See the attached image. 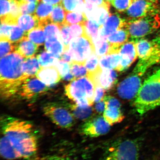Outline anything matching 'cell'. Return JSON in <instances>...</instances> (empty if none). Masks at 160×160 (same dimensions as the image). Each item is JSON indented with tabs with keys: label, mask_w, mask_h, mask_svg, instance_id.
Returning a JSON list of instances; mask_svg holds the SVG:
<instances>
[{
	"label": "cell",
	"mask_w": 160,
	"mask_h": 160,
	"mask_svg": "<svg viewBox=\"0 0 160 160\" xmlns=\"http://www.w3.org/2000/svg\"><path fill=\"white\" fill-rule=\"evenodd\" d=\"M160 12L158 4L149 0H134L127 10L128 20H136Z\"/></svg>",
	"instance_id": "obj_9"
},
{
	"label": "cell",
	"mask_w": 160,
	"mask_h": 160,
	"mask_svg": "<svg viewBox=\"0 0 160 160\" xmlns=\"http://www.w3.org/2000/svg\"><path fill=\"white\" fill-rule=\"evenodd\" d=\"M99 58L95 52H93L85 62L84 65L87 69V74L95 73L101 69Z\"/></svg>",
	"instance_id": "obj_36"
},
{
	"label": "cell",
	"mask_w": 160,
	"mask_h": 160,
	"mask_svg": "<svg viewBox=\"0 0 160 160\" xmlns=\"http://www.w3.org/2000/svg\"><path fill=\"white\" fill-rule=\"evenodd\" d=\"M110 125L102 117H97L88 120L81 128L82 133L90 138H97L109 132Z\"/></svg>",
	"instance_id": "obj_11"
},
{
	"label": "cell",
	"mask_w": 160,
	"mask_h": 160,
	"mask_svg": "<svg viewBox=\"0 0 160 160\" xmlns=\"http://www.w3.org/2000/svg\"><path fill=\"white\" fill-rule=\"evenodd\" d=\"M87 35L92 40V42L97 39L99 36L101 26L94 21L87 20L85 24Z\"/></svg>",
	"instance_id": "obj_37"
},
{
	"label": "cell",
	"mask_w": 160,
	"mask_h": 160,
	"mask_svg": "<svg viewBox=\"0 0 160 160\" xmlns=\"http://www.w3.org/2000/svg\"><path fill=\"white\" fill-rule=\"evenodd\" d=\"M110 2L105 1L101 6H97L93 10L86 15L87 19L94 21L101 27H102L110 16Z\"/></svg>",
	"instance_id": "obj_19"
},
{
	"label": "cell",
	"mask_w": 160,
	"mask_h": 160,
	"mask_svg": "<svg viewBox=\"0 0 160 160\" xmlns=\"http://www.w3.org/2000/svg\"><path fill=\"white\" fill-rule=\"evenodd\" d=\"M129 38V32L126 27L121 28L110 35L107 38L110 45L109 53L119 52L121 46L128 42Z\"/></svg>",
	"instance_id": "obj_18"
},
{
	"label": "cell",
	"mask_w": 160,
	"mask_h": 160,
	"mask_svg": "<svg viewBox=\"0 0 160 160\" xmlns=\"http://www.w3.org/2000/svg\"><path fill=\"white\" fill-rule=\"evenodd\" d=\"M125 27L132 40L136 41L160 28V12L136 20H126Z\"/></svg>",
	"instance_id": "obj_6"
},
{
	"label": "cell",
	"mask_w": 160,
	"mask_h": 160,
	"mask_svg": "<svg viewBox=\"0 0 160 160\" xmlns=\"http://www.w3.org/2000/svg\"><path fill=\"white\" fill-rule=\"evenodd\" d=\"M68 50L71 55L72 62L83 64L95 52L93 42L87 34L72 38Z\"/></svg>",
	"instance_id": "obj_7"
},
{
	"label": "cell",
	"mask_w": 160,
	"mask_h": 160,
	"mask_svg": "<svg viewBox=\"0 0 160 160\" xmlns=\"http://www.w3.org/2000/svg\"><path fill=\"white\" fill-rule=\"evenodd\" d=\"M62 4L66 12H85V0H62Z\"/></svg>",
	"instance_id": "obj_29"
},
{
	"label": "cell",
	"mask_w": 160,
	"mask_h": 160,
	"mask_svg": "<svg viewBox=\"0 0 160 160\" xmlns=\"http://www.w3.org/2000/svg\"><path fill=\"white\" fill-rule=\"evenodd\" d=\"M134 0H112V5L119 12L126 11L133 2Z\"/></svg>",
	"instance_id": "obj_42"
},
{
	"label": "cell",
	"mask_w": 160,
	"mask_h": 160,
	"mask_svg": "<svg viewBox=\"0 0 160 160\" xmlns=\"http://www.w3.org/2000/svg\"><path fill=\"white\" fill-rule=\"evenodd\" d=\"M41 69L38 58L35 56L26 59L23 62V73L27 78L35 76Z\"/></svg>",
	"instance_id": "obj_25"
},
{
	"label": "cell",
	"mask_w": 160,
	"mask_h": 160,
	"mask_svg": "<svg viewBox=\"0 0 160 160\" xmlns=\"http://www.w3.org/2000/svg\"><path fill=\"white\" fill-rule=\"evenodd\" d=\"M95 86H100L105 90L111 89L117 79V74L113 69H102L92 74H87Z\"/></svg>",
	"instance_id": "obj_14"
},
{
	"label": "cell",
	"mask_w": 160,
	"mask_h": 160,
	"mask_svg": "<svg viewBox=\"0 0 160 160\" xmlns=\"http://www.w3.org/2000/svg\"><path fill=\"white\" fill-rule=\"evenodd\" d=\"M95 108L96 111L98 113H102L105 111V109H106V103H105L104 100H102L101 102L97 103Z\"/></svg>",
	"instance_id": "obj_50"
},
{
	"label": "cell",
	"mask_w": 160,
	"mask_h": 160,
	"mask_svg": "<svg viewBox=\"0 0 160 160\" xmlns=\"http://www.w3.org/2000/svg\"><path fill=\"white\" fill-rule=\"evenodd\" d=\"M27 38L39 46L43 45L46 39L44 28L39 26L27 32Z\"/></svg>",
	"instance_id": "obj_28"
},
{
	"label": "cell",
	"mask_w": 160,
	"mask_h": 160,
	"mask_svg": "<svg viewBox=\"0 0 160 160\" xmlns=\"http://www.w3.org/2000/svg\"><path fill=\"white\" fill-rule=\"evenodd\" d=\"M141 145L135 139L116 141L106 149L103 160H139Z\"/></svg>",
	"instance_id": "obj_5"
},
{
	"label": "cell",
	"mask_w": 160,
	"mask_h": 160,
	"mask_svg": "<svg viewBox=\"0 0 160 160\" xmlns=\"http://www.w3.org/2000/svg\"><path fill=\"white\" fill-rule=\"evenodd\" d=\"M95 53L98 57L103 56L109 53L110 49V44L108 40L100 37L93 42Z\"/></svg>",
	"instance_id": "obj_31"
},
{
	"label": "cell",
	"mask_w": 160,
	"mask_h": 160,
	"mask_svg": "<svg viewBox=\"0 0 160 160\" xmlns=\"http://www.w3.org/2000/svg\"><path fill=\"white\" fill-rule=\"evenodd\" d=\"M85 1H87L96 6H101L105 2V0H85Z\"/></svg>",
	"instance_id": "obj_53"
},
{
	"label": "cell",
	"mask_w": 160,
	"mask_h": 160,
	"mask_svg": "<svg viewBox=\"0 0 160 160\" xmlns=\"http://www.w3.org/2000/svg\"><path fill=\"white\" fill-rule=\"evenodd\" d=\"M71 109L75 117L80 120L88 118L92 112V108L90 106L83 107L76 104L71 105Z\"/></svg>",
	"instance_id": "obj_35"
},
{
	"label": "cell",
	"mask_w": 160,
	"mask_h": 160,
	"mask_svg": "<svg viewBox=\"0 0 160 160\" xmlns=\"http://www.w3.org/2000/svg\"><path fill=\"white\" fill-rule=\"evenodd\" d=\"M43 112L55 124L63 129H70L74 125L73 115L65 107L55 103L46 104L43 107Z\"/></svg>",
	"instance_id": "obj_8"
},
{
	"label": "cell",
	"mask_w": 160,
	"mask_h": 160,
	"mask_svg": "<svg viewBox=\"0 0 160 160\" xmlns=\"http://www.w3.org/2000/svg\"><path fill=\"white\" fill-rule=\"evenodd\" d=\"M121 62V56L118 52H112L99 58V66L102 69H118Z\"/></svg>",
	"instance_id": "obj_22"
},
{
	"label": "cell",
	"mask_w": 160,
	"mask_h": 160,
	"mask_svg": "<svg viewBox=\"0 0 160 160\" xmlns=\"http://www.w3.org/2000/svg\"><path fill=\"white\" fill-rule=\"evenodd\" d=\"M21 14H33L36 10L38 2H20Z\"/></svg>",
	"instance_id": "obj_43"
},
{
	"label": "cell",
	"mask_w": 160,
	"mask_h": 160,
	"mask_svg": "<svg viewBox=\"0 0 160 160\" xmlns=\"http://www.w3.org/2000/svg\"><path fill=\"white\" fill-rule=\"evenodd\" d=\"M3 136L9 141L18 159H32L37 154L38 139L33 125L19 119L3 116L1 118Z\"/></svg>",
	"instance_id": "obj_1"
},
{
	"label": "cell",
	"mask_w": 160,
	"mask_h": 160,
	"mask_svg": "<svg viewBox=\"0 0 160 160\" xmlns=\"http://www.w3.org/2000/svg\"><path fill=\"white\" fill-rule=\"evenodd\" d=\"M0 152L1 156L5 159H18L17 154L14 149L10 145L9 141L3 135L1 138L0 142Z\"/></svg>",
	"instance_id": "obj_26"
},
{
	"label": "cell",
	"mask_w": 160,
	"mask_h": 160,
	"mask_svg": "<svg viewBox=\"0 0 160 160\" xmlns=\"http://www.w3.org/2000/svg\"><path fill=\"white\" fill-rule=\"evenodd\" d=\"M44 160H75L67 157L59 155H52L46 158Z\"/></svg>",
	"instance_id": "obj_51"
},
{
	"label": "cell",
	"mask_w": 160,
	"mask_h": 160,
	"mask_svg": "<svg viewBox=\"0 0 160 160\" xmlns=\"http://www.w3.org/2000/svg\"><path fill=\"white\" fill-rule=\"evenodd\" d=\"M126 22V20L122 18L118 13L110 15L106 23L100 29V37L107 40L110 35L118 29L125 27Z\"/></svg>",
	"instance_id": "obj_15"
},
{
	"label": "cell",
	"mask_w": 160,
	"mask_h": 160,
	"mask_svg": "<svg viewBox=\"0 0 160 160\" xmlns=\"http://www.w3.org/2000/svg\"><path fill=\"white\" fill-rule=\"evenodd\" d=\"M87 20L84 12H66L65 23L69 26L74 24H85Z\"/></svg>",
	"instance_id": "obj_34"
},
{
	"label": "cell",
	"mask_w": 160,
	"mask_h": 160,
	"mask_svg": "<svg viewBox=\"0 0 160 160\" xmlns=\"http://www.w3.org/2000/svg\"><path fill=\"white\" fill-rule=\"evenodd\" d=\"M24 58L15 51L1 58L0 92L2 98H9L15 94L27 79L23 72Z\"/></svg>",
	"instance_id": "obj_2"
},
{
	"label": "cell",
	"mask_w": 160,
	"mask_h": 160,
	"mask_svg": "<svg viewBox=\"0 0 160 160\" xmlns=\"http://www.w3.org/2000/svg\"><path fill=\"white\" fill-rule=\"evenodd\" d=\"M36 76L40 81L47 86L56 85L62 78L56 66L42 67L38 72Z\"/></svg>",
	"instance_id": "obj_17"
},
{
	"label": "cell",
	"mask_w": 160,
	"mask_h": 160,
	"mask_svg": "<svg viewBox=\"0 0 160 160\" xmlns=\"http://www.w3.org/2000/svg\"><path fill=\"white\" fill-rule=\"evenodd\" d=\"M1 20L7 18L11 11V3L10 0H0Z\"/></svg>",
	"instance_id": "obj_45"
},
{
	"label": "cell",
	"mask_w": 160,
	"mask_h": 160,
	"mask_svg": "<svg viewBox=\"0 0 160 160\" xmlns=\"http://www.w3.org/2000/svg\"><path fill=\"white\" fill-rule=\"evenodd\" d=\"M135 42L139 60L133 72L141 76L151 66L160 64V33L151 40L142 38Z\"/></svg>",
	"instance_id": "obj_4"
},
{
	"label": "cell",
	"mask_w": 160,
	"mask_h": 160,
	"mask_svg": "<svg viewBox=\"0 0 160 160\" xmlns=\"http://www.w3.org/2000/svg\"><path fill=\"white\" fill-rule=\"evenodd\" d=\"M52 9L53 7L51 5L45 4L40 0L34 13L39 21V26L43 27L47 23L51 22L50 17Z\"/></svg>",
	"instance_id": "obj_21"
},
{
	"label": "cell",
	"mask_w": 160,
	"mask_h": 160,
	"mask_svg": "<svg viewBox=\"0 0 160 160\" xmlns=\"http://www.w3.org/2000/svg\"><path fill=\"white\" fill-rule=\"evenodd\" d=\"M43 2L47 3L49 5H58L62 4V0H42Z\"/></svg>",
	"instance_id": "obj_52"
},
{
	"label": "cell",
	"mask_w": 160,
	"mask_h": 160,
	"mask_svg": "<svg viewBox=\"0 0 160 160\" xmlns=\"http://www.w3.org/2000/svg\"><path fill=\"white\" fill-rule=\"evenodd\" d=\"M70 72L76 79L86 77L87 69L83 63L72 62L70 63Z\"/></svg>",
	"instance_id": "obj_40"
},
{
	"label": "cell",
	"mask_w": 160,
	"mask_h": 160,
	"mask_svg": "<svg viewBox=\"0 0 160 160\" xmlns=\"http://www.w3.org/2000/svg\"><path fill=\"white\" fill-rule=\"evenodd\" d=\"M69 25L65 23L60 26L61 40L64 46V51L69 50L70 42L72 39Z\"/></svg>",
	"instance_id": "obj_38"
},
{
	"label": "cell",
	"mask_w": 160,
	"mask_h": 160,
	"mask_svg": "<svg viewBox=\"0 0 160 160\" xmlns=\"http://www.w3.org/2000/svg\"><path fill=\"white\" fill-rule=\"evenodd\" d=\"M40 65L42 67L56 66L59 59L55 56L47 51H44L37 56Z\"/></svg>",
	"instance_id": "obj_32"
},
{
	"label": "cell",
	"mask_w": 160,
	"mask_h": 160,
	"mask_svg": "<svg viewBox=\"0 0 160 160\" xmlns=\"http://www.w3.org/2000/svg\"><path fill=\"white\" fill-rule=\"evenodd\" d=\"M70 30L72 38L80 37L87 34L85 24H78L72 25L70 26Z\"/></svg>",
	"instance_id": "obj_44"
},
{
	"label": "cell",
	"mask_w": 160,
	"mask_h": 160,
	"mask_svg": "<svg viewBox=\"0 0 160 160\" xmlns=\"http://www.w3.org/2000/svg\"><path fill=\"white\" fill-rule=\"evenodd\" d=\"M20 2L27 3L31 2H39L40 0H18Z\"/></svg>",
	"instance_id": "obj_54"
},
{
	"label": "cell",
	"mask_w": 160,
	"mask_h": 160,
	"mask_svg": "<svg viewBox=\"0 0 160 160\" xmlns=\"http://www.w3.org/2000/svg\"><path fill=\"white\" fill-rule=\"evenodd\" d=\"M121 56L120 65L116 70L124 71L128 69L137 58L135 41L130 40L121 46L119 50Z\"/></svg>",
	"instance_id": "obj_13"
},
{
	"label": "cell",
	"mask_w": 160,
	"mask_h": 160,
	"mask_svg": "<svg viewBox=\"0 0 160 160\" xmlns=\"http://www.w3.org/2000/svg\"><path fill=\"white\" fill-rule=\"evenodd\" d=\"M65 90L67 97L75 102L84 98H87L86 88L82 78L73 80L65 86Z\"/></svg>",
	"instance_id": "obj_16"
},
{
	"label": "cell",
	"mask_w": 160,
	"mask_h": 160,
	"mask_svg": "<svg viewBox=\"0 0 160 160\" xmlns=\"http://www.w3.org/2000/svg\"><path fill=\"white\" fill-rule=\"evenodd\" d=\"M59 60L66 62L71 63L72 62V58L69 50L64 51L62 54L61 55Z\"/></svg>",
	"instance_id": "obj_49"
},
{
	"label": "cell",
	"mask_w": 160,
	"mask_h": 160,
	"mask_svg": "<svg viewBox=\"0 0 160 160\" xmlns=\"http://www.w3.org/2000/svg\"><path fill=\"white\" fill-rule=\"evenodd\" d=\"M105 89H103L101 86H96L95 91L94 102L98 103L103 100Z\"/></svg>",
	"instance_id": "obj_48"
},
{
	"label": "cell",
	"mask_w": 160,
	"mask_h": 160,
	"mask_svg": "<svg viewBox=\"0 0 160 160\" xmlns=\"http://www.w3.org/2000/svg\"><path fill=\"white\" fill-rule=\"evenodd\" d=\"M111 1L112 0H105V1H106V2H109L110 3Z\"/></svg>",
	"instance_id": "obj_56"
},
{
	"label": "cell",
	"mask_w": 160,
	"mask_h": 160,
	"mask_svg": "<svg viewBox=\"0 0 160 160\" xmlns=\"http://www.w3.org/2000/svg\"><path fill=\"white\" fill-rule=\"evenodd\" d=\"M103 117L110 126L121 122L125 118L121 107L117 106H106Z\"/></svg>",
	"instance_id": "obj_23"
},
{
	"label": "cell",
	"mask_w": 160,
	"mask_h": 160,
	"mask_svg": "<svg viewBox=\"0 0 160 160\" xmlns=\"http://www.w3.org/2000/svg\"><path fill=\"white\" fill-rule=\"evenodd\" d=\"M38 45L35 44L26 37L16 44V51L23 58H28L34 57L38 51Z\"/></svg>",
	"instance_id": "obj_20"
},
{
	"label": "cell",
	"mask_w": 160,
	"mask_h": 160,
	"mask_svg": "<svg viewBox=\"0 0 160 160\" xmlns=\"http://www.w3.org/2000/svg\"><path fill=\"white\" fill-rule=\"evenodd\" d=\"M140 76L132 73L119 85L118 94L120 97L125 99H131L137 95L142 86Z\"/></svg>",
	"instance_id": "obj_12"
},
{
	"label": "cell",
	"mask_w": 160,
	"mask_h": 160,
	"mask_svg": "<svg viewBox=\"0 0 160 160\" xmlns=\"http://www.w3.org/2000/svg\"><path fill=\"white\" fill-rule=\"evenodd\" d=\"M16 51V44L6 38H1L0 57L1 58Z\"/></svg>",
	"instance_id": "obj_39"
},
{
	"label": "cell",
	"mask_w": 160,
	"mask_h": 160,
	"mask_svg": "<svg viewBox=\"0 0 160 160\" xmlns=\"http://www.w3.org/2000/svg\"><path fill=\"white\" fill-rule=\"evenodd\" d=\"M14 25L12 27L8 39L15 44H18L24 38L26 37L27 32L21 29L19 26Z\"/></svg>",
	"instance_id": "obj_41"
},
{
	"label": "cell",
	"mask_w": 160,
	"mask_h": 160,
	"mask_svg": "<svg viewBox=\"0 0 160 160\" xmlns=\"http://www.w3.org/2000/svg\"><path fill=\"white\" fill-rule=\"evenodd\" d=\"M66 11L62 4L56 5L53 8L50 15L51 22L55 23L61 26L65 23Z\"/></svg>",
	"instance_id": "obj_30"
},
{
	"label": "cell",
	"mask_w": 160,
	"mask_h": 160,
	"mask_svg": "<svg viewBox=\"0 0 160 160\" xmlns=\"http://www.w3.org/2000/svg\"><path fill=\"white\" fill-rule=\"evenodd\" d=\"M43 28L46 34V40L55 39L61 40L59 25L49 22L43 26Z\"/></svg>",
	"instance_id": "obj_33"
},
{
	"label": "cell",
	"mask_w": 160,
	"mask_h": 160,
	"mask_svg": "<svg viewBox=\"0 0 160 160\" xmlns=\"http://www.w3.org/2000/svg\"><path fill=\"white\" fill-rule=\"evenodd\" d=\"M134 106L141 115L160 106V69L143 83L137 95Z\"/></svg>",
	"instance_id": "obj_3"
},
{
	"label": "cell",
	"mask_w": 160,
	"mask_h": 160,
	"mask_svg": "<svg viewBox=\"0 0 160 160\" xmlns=\"http://www.w3.org/2000/svg\"><path fill=\"white\" fill-rule=\"evenodd\" d=\"M14 25H12V24L1 22V29H0L1 38H6L8 39L12 27Z\"/></svg>",
	"instance_id": "obj_47"
},
{
	"label": "cell",
	"mask_w": 160,
	"mask_h": 160,
	"mask_svg": "<svg viewBox=\"0 0 160 160\" xmlns=\"http://www.w3.org/2000/svg\"><path fill=\"white\" fill-rule=\"evenodd\" d=\"M56 66L62 78H64L70 72V63L59 60Z\"/></svg>",
	"instance_id": "obj_46"
},
{
	"label": "cell",
	"mask_w": 160,
	"mask_h": 160,
	"mask_svg": "<svg viewBox=\"0 0 160 160\" xmlns=\"http://www.w3.org/2000/svg\"><path fill=\"white\" fill-rule=\"evenodd\" d=\"M17 25L27 32L39 26V21L34 14L21 15L18 18Z\"/></svg>",
	"instance_id": "obj_24"
},
{
	"label": "cell",
	"mask_w": 160,
	"mask_h": 160,
	"mask_svg": "<svg viewBox=\"0 0 160 160\" xmlns=\"http://www.w3.org/2000/svg\"><path fill=\"white\" fill-rule=\"evenodd\" d=\"M45 48L46 51L51 52L58 59L64 52V45L62 40L58 39L46 40Z\"/></svg>",
	"instance_id": "obj_27"
},
{
	"label": "cell",
	"mask_w": 160,
	"mask_h": 160,
	"mask_svg": "<svg viewBox=\"0 0 160 160\" xmlns=\"http://www.w3.org/2000/svg\"><path fill=\"white\" fill-rule=\"evenodd\" d=\"M149 1H150V2H152L157 3V4H158L160 0H149Z\"/></svg>",
	"instance_id": "obj_55"
},
{
	"label": "cell",
	"mask_w": 160,
	"mask_h": 160,
	"mask_svg": "<svg viewBox=\"0 0 160 160\" xmlns=\"http://www.w3.org/2000/svg\"><path fill=\"white\" fill-rule=\"evenodd\" d=\"M48 89L46 84L34 76L25 80L18 92L20 96L23 98L32 100L43 94Z\"/></svg>",
	"instance_id": "obj_10"
}]
</instances>
